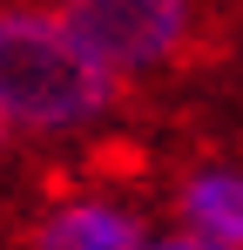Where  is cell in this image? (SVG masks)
I'll use <instances>...</instances> for the list:
<instances>
[{
  "mask_svg": "<svg viewBox=\"0 0 243 250\" xmlns=\"http://www.w3.org/2000/svg\"><path fill=\"white\" fill-rule=\"evenodd\" d=\"M7 142H14V128H7V108H0V156H7Z\"/></svg>",
  "mask_w": 243,
  "mask_h": 250,
  "instance_id": "cell-6",
  "label": "cell"
},
{
  "mask_svg": "<svg viewBox=\"0 0 243 250\" xmlns=\"http://www.w3.org/2000/svg\"><path fill=\"white\" fill-rule=\"evenodd\" d=\"M128 88L176 75L202 41L209 0H54Z\"/></svg>",
  "mask_w": 243,
  "mask_h": 250,
  "instance_id": "cell-2",
  "label": "cell"
},
{
  "mask_svg": "<svg viewBox=\"0 0 243 250\" xmlns=\"http://www.w3.org/2000/svg\"><path fill=\"white\" fill-rule=\"evenodd\" d=\"M122 95L128 82L54 0H0V108L14 142H88L122 115Z\"/></svg>",
  "mask_w": 243,
  "mask_h": 250,
  "instance_id": "cell-1",
  "label": "cell"
},
{
  "mask_svg": "<svg viewBox=\"0 0 243 250\" xmlns=\"http://www.w3.org/2000/svg\"><path fill=\"white\" fill-rule=\"evenodd\" d=\"M169 230L209 250H243V156H196L169 183Z\"/></svg>",
  "mask_w": 243,
  "mask_h": 250,
  "instance_id": "cell-4",
  "label": "cell"
},
{
  "mask_svg": "<svg viewBox=\"0 0 243 250\" xmlns=\"http://www.w3.org/2000/svg\"><path fill=\"white\" fill-rule=\"evenodd\" d=\"M156 216L149 203L108 183V176H75L61 189H47L34 203V216L20 223V244L14 250H149L156 244Z\"/></svg>",
  "mask_w": 243,
  "mask_h": 250,
  "instance_id": "cell-3",
  "label": "cell"
},
{
  "mask_svg": "<svg viewBox=\"0 0 243 250\" xmlns=\"http://www.w3.org/2000/svg\"><path fill=\"white\" fill-rule=\"evenodd\" d=\"M149 250H209V244H196V237H182V230H169V223H162Z\"/></svg>",
  "mask_w": 243,
  "mask_h": 250,
  "instance_id": "cell-5",
  "label": "cell"
}]
</instances>
